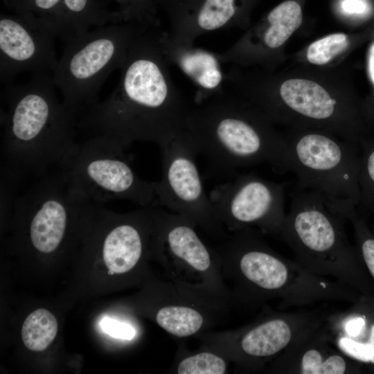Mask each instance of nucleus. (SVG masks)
Wrapping results in <instances>:
<instances>
[{"label": "nucleus", "instance_id": "obj_22", "mask_svg": "<svg viewBox=\"0 0 374 374\" xmlns=\"http://www.w3.org/2000/svg\"><path fill=\"white\" fill-rule=\"evenodd\" d=\"M358 185L359 202L357 210L374 217V139H362L359 143Z\"/></svg>", "mask_w": 374, "mask_h": 374}, {"label": "nucleus", "instance_id": "obj_1", "mask_svg": "<svg viewBox=\"0 0 374 374\" xmlns=\"http://www.w3.org/2000/svg\"><path fill=\"white\" fill-rule=\"evenodd\" d=\"M159 32L151 27L134 39L115 89L78 116V129L125 149L136 141L159 145L184 129L190 108L173 82Z\"/></svg>", "mask_w": 374, "mask_h": 374}, {"label": "nucleus", "instance_id": "obj_11", "mask_svg": "<svg viewBox=\"0 0 374 374\" xmlns=\"http://www.w3.org/2000/svg\"><path fill=\"white\" fill-rule=\"evenodd\" d=\"M12 13L40 26L64 43L91 30L126 21L118 10L111 11L97 0H3Z\"/></svg>", "mask_w": 374, "mask_h": 374}, {"label": "nucleus", "instance_id": "obj_7", "mask_svg": "<svg viewBox=\"0 0 374 374\" xmlns=\"http://www.w3.org/2000/svg\"><path fill=\"white\" fill-rule=\"evenodd\" d=\"M125 150L108 137L91 136L62 159L60 174L71 191L96 204L126 199L158 206L155 181L137 175Z\"/></svg>", "mask_w": 374, "mask_h": 374}, {"label": "nucleus", "instance_id": "obj_25", "mask_svg": "<svg viewBox=\"0 0 374 374\" xmlns=\"http://www.w3.org/2000/svg\"><path fill=\"white\" fill-rule=\"evenodd\" d=\"M126 21H137L152 26H159L154 0H114Z\"/></svg>", "mask_w": 374, "mask_h": 374}, {"label": "nucleus", "instance_id": "obj_21", "mask_svg": "<svg viewBox=\"0 0 374 374\" xmlns=\"http://www.w3.org/2000/svg\"><path fill=\"white\" fill-rule=\"evenodd\" d=\"M156 321L168 333L185 337L196 333L201 328L204 319L202 314L193 308L170 305L158 311Z\"/></svg>", "mask_w": 374, "mask_h": 374}, {"label": "nucleus", "instance_id": "obj_19", "mask_svg": "<svg viewBox=\"0 0 374 374\" xmlns=\"http://www.w3.org/2000/svg\"><path fill=\"white\" fill-rule=\"evenodd\" d=\"M303 14L300 5L294 1L281 3L266 17V26L260 37L265 48L276 49L282 46L301 26Z\"/></svg>", "mask_w": 374, "mask_h": 374}, {"label": "nucleus", "instance_id": "obj_6", "mask_svg": "<svg viewBox=\"0 0 374 374\" xmlns=\"http://www.w3.org/2000/svg\"><path fill=\"white\" fill-rule=\"evenodd\" d=\"M151 27L137 21L113 23L65 43L53 80L63 102L77 117L98 102L99 91L107 78L121 69L134 39Z\"/></svg>", "mask_w": 374, "mask_h": 374}, {"label": "nucleus", "instance_id": "obj_16", "mask_svg": "<svg viewBox=\"0 0 374 374\" xmlns=\"http://www.w3.org/2000/svg\"><path fill=\"white\" fill-rule=\"evenodd\" d=\"M323 326L341 353L374 368V295L362 294L349 309L327 314Z\"/></svg>", "mask_w": 374, "mask_h": 374}, {"label": "nucleus", "instance_id": "obj_14", "mask_svg": "<svg viewBox=\"0 0 374 374\" xmlns=\"http://www.w3.org/2000/svg\"><path fill=\"white\" fill-rule=\"evenodd\" d=\"M326 314L304 310L271 315L241 335L238 342L241 356L253 364L277 357L299 338L323 323Z\"/></svg>", "mask_w": 374, "mask_h": 374}, {"label": "nucleus", "instance_id": "obj_23", "mask_svg": "<svg viewBox=\"0 0 374 374\" xmlns=\"http://www.w3.org/2000/svg\"><path fill=\"white\" fill-rule=\"evenodd\" d=\"M348 46V39L345 34H331L309 46L307 59L312 64L323 65L344 51Z\"/></svg>", "mask_w": 374, "mask_h": 374}, {"label": "nucleus", "instance_id": "obj_20", "mask_svg": "<svg viewBox=\"0 0 374 374\" xmlns=\"http://www.w3.org/2000/svg\"><path fill=\"white\" fill-rule=\"evenodd\" d=\"M57 332V322L54 315L45 309H38L25 319L21 328V339L30 350H45Z\"/></svg>", "mask_w": 374, "mask_h": 374}, {"label": "nucleus", "instance_id": "obj_3", "mask_svg": "<svg viewBox=\"0 0 374 374\" xmlns=\"http://www.w3.org/2000/svg\"><path fill=\"white\" fill-rule=\"evenodd\" d=\"M262 115L224 91L189 109L183 130L197 154L217 168L231 172L268 162L276 173H286L285 139L271 129Z\"/></svg>", "mask_w": 374, "mask_h": 374}, {"label": "nucleus", "instance_id": "obj_28", "mask_svg": "<svg viewBox=\"0 0 374 374\" xmlns=\"http://www.w3.org/2000/svg\"><path fill=\"white\" fill-rule=\"evenodd\" d=\"M368 71L371 79L374 83V43L370 48L368 55Z\"/></svg>", "mask_w": 374, "mask_h": 374}, {"label": "nucleus", "instance_id": "obj_26", "mask_svg": "<svg viewBox=\"0 0 374 374\" xmlns=\"http://www.w3.org/2000/svg\"><path fill=\"white\" fill-rule=\"evenodd\" d=\"M100 327L104 332L116 339L130 340L136 335L134 328L130 324L108 317L101 320Z\"/></svg>", "mask_w": 374, "mask_h": 374}, {"label": "nucleus", "instance_id": "obj_13", "mask_svg": "<svg viewBox=\"0 0 374 374\" xmlns=\"http://www.w3.org/2000/svg\"><path fill=\"white\" fill-rule=\"evenodd\" d=\"M169 21L174 42L194 45L199 37L237 25L243 15L244 0H154Z\"/></svg>", "mask_w": 374, "mask_h": 374}, {"label": "nucleus", "instance_id": "obj_18", "mask_svg": "<svg viewBox=\"0 0 374 374\" xmlns=\"http://www.w3.org/2000/svg\"><path fill=\"white\" fill-rule=\"evenodd\" d=\"M279 96L287 108L305 119L328 121L337 112V100L323 87L311 80H285L279 89Z\"/></svg>", "mask_w": 374, "mask_h": 374}, {"label": "nucleus", "instance_id": "obj_24", "mask_svg": "<svg viewBox=\"0 0 374 374\" xmlns=\"http://www.w3.org/2000/svg\"><path fill=\"white\" fill-rule=\"evenodd\" d=\"M223 359L211 353H201L181 361L177 367L179 374H223L226 372Z\"/></svg>", "mask_w": 374, "mask_h": 374}, {"label": "nucleus", "instance_id": "obj_10", "mask_svg": "<svg viewBox=\"0 0 374 374\" xmlns=\"http://www.w3.org/2000/svg\"><path fill=\"white\" fill-rule=\"evenodd\" d=\"M162 172L157 204L211 228L218 222L196 163L197 152L184 130L159 145Z\"/></svg>", "mask_w": 374, "mask_h": 374}, {"label": "nucleus", "instance_id": "obj_9", "mask_svg": "<svg viewBox=\"0 0 374 374\" xmlns=\"http://www.w3.org/2000/svg\"><path fill=\"white\" fill-rule=\"evenodd\" d=\"M208 195L217 221L235 229L256 226L279 235L286 216L283 184L244 173L215 186Z\"/></svg>", "mask_w": 374, "mask_h": 374}, {"label": "nucleus", "instance_id": "obj_5", "mask_svg": "<svg viewBox=\"0 0 374 374\" xmlns=\"http://www.w3.org/2000/svg\"><path fill=\"white\" fill-rule=\"evenodd\" d=\"M233 242L241 281L260 299L278 298L289 309L321 301L355 302L361 294L337 280L314 274L272 251L249 229Z\"/></svg>", "mask_w": 374, "mask_h": 374}, {"label": "nucleus", "instance_id": "obj_2", "mask_svg": "<svg viewBox=\"0 0 374 374\" xmlns=\"http://www.w3.org/2000/svg\"><path fill=\"white\" fill-rule=\"evenodd\" d=\"M55 88L52 73L44 71L1 91V169L19 180L45 175L76 144L77 115Z\"/></svg>", "mask_w": 374, "mask_h": 374}, {"label": "nucleus", "instance_id": "obj_17", "mask_svg": "<svg viewBox=\"0 0 374 374\" xmlns=\"http://www.w3.org/2000/svg\"><path fill=\"white\" fill-rule=\"evenodd\" d=\"M159 42L168 62L179 67L197 88V104L225 91V73L217 53L177 44L166 31L160 30Z\"/></svg>", "mask_w": 374, "mask_h": 374}, {"label": "nucleus", "instance_id": "obj_4", "mask_svg": "<svg viewBox=\"0 0 374 374\" xmlns=\"http://www.w3.org/2000/svg\"><path fill=\"white\" fill-rule=\"evenodd\" d=\"M278 237L309 271L332 278L364 295H374V284L356 249L349 242L346 220L317 192L295 188Z\"/></svg>", "mask_w": 374, "mask_h": 374}, {"label": "nucleus", "instance_id": "obj_27", "mask_svg": "<svg viewBox=\"0 0 374 374\" xmlns=\"http://www.w3.org/2000/svg\"><path fill=\"white\" fill-rule=\"evenodd\" d=\"M341 8L346 13L362 15L367 11L368 7L365 0H344Z\"/></svg>", "mask_w": 374, "mask_h": 374}, {"label": "nucleus", "instance_id": "obj_12", "mask_svg": "<svg viewBox=\"0 0 374 374\" xmlns=\"http://www.w3.org/2000/svg\"><path fill=\"white\" fill-rule=\"evenodd\" d=\"M55 37L34 22L15 13L0 17L1 82L12 83L22 72L53 73L58 60Z\"/></svg>", "mask_w": 374, "mask_h": 374}, {"label": "nucleus", "instance_id": "obj_8", "mask_svg": "<svg viewBox=\"0 0 374 374\" xmlns=\"http://www.w3.org/2000/svg\"><path fill=\"white\" fill-rule=\"evenodd\" d=\"M285 139L287 172L296 188L318 193L328 202H359V145L326 133L303 132Z\"/></svg>", "mask_w": 374, "mask_h": 374}, {"label": "nucleus", "instance_id": "obj_15", "mask_svg": "<svg viewBox=\"0 0 374 374\" xmlns=\"http://www.w3.org/2000/svg\"><path fill=\"white\" fill-rule=\"evenodd\" d=\"M323 321L299 338L276 357L272 371L286 374H348L360 372L359 364L345 355L331 343L324 328Z\"/></svg>", "mask_w": 374, "mask_h": 374}]
</instances>
